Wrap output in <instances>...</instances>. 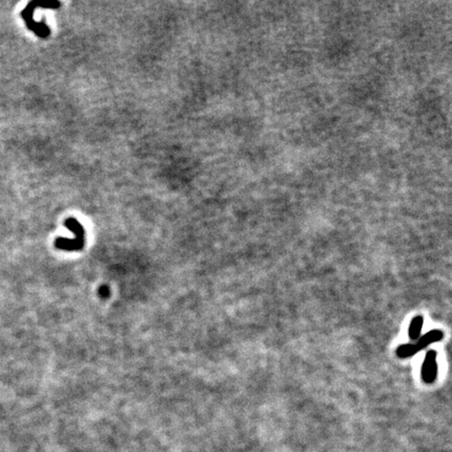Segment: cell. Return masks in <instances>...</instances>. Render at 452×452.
I'll return each instance as SVG.
<instances>
[{
    "label": "cell",
    "mask_w": 452,
    "mask_h": 452,
    "mask_svg": "<svg viewBox=\"0 0 452 452\" xmlns=\"http://www.w3.org/2000/svg\"><path fill=\"white\" fill-rule=\"evenodd\" d=\"M423 324H424V318H423V316H421V315L416 316L412 320V323L410 325V329H408V336H410L411 339L417 340L420 337Z\"/></svg>",
    "instance_id": "cell-5"
},
{
    "label": "cell",
    "mask_w": 452,
    "mask_h": 452,
    "mask_svg": "<svg viewBox=\"0 0 452 452\" xmlns=\"http://www.w3.org/2000/svg\"><path fill=\"white\" fill-rule=\"evenodd\" d=\"M436 352L430 349L425 355L424 362L422 366V379L427 384H431L436 380L437 377V362Z\"/></svg>",
    "instance_id": "cell-4"
},
{
    "label": "cell",
    "mask_w": 452,
    "mask_h": 452,
    "mask_svg": "<svg viewBox=\"0 0 452 452\" xmlns=\"http://www.w3.org/2000/svg\"><path fill=\"white\" fill-rule=\"evenodd\" d=\"M444 333L441 330H431L427 332L422 337L418 338L414 343H405L400 345L397 348V356L401 359L410 358L415 356L418 352L422 351L423 348L430 345L431 343L439 342L443 339Z\"/></svg>",
    "instance_id": "cell-3"
},
{
    "label": "cell",
    "mask_w": 452,
    "mask_h": 452,
    "mask_svg": "<svg viewBox=\"0 0 452 452\" xmlns=\"http://www.w3.org/2000/svg\"><path fill=\"white\" fill-rule=\"evenodd\" d=\"M65 226L74 232L75 239L58 238L55 241L56 248L66 252H79L83 249L86 242V232L82 224L75 218H68L65 220Z\"/></svg>",
    "instance_id": "cell-2"
},
{
    "label": "cell",
    "mask_w": 452,
    "mask_h": 452,
    "mask_svg": "<svg viewBox=\"0 0 452 452\" xmlns=\"http://www.w3.org/2000/svg\"><path fill=\"white\" fill-rule=\"evenodd\" d=\"M61 7V3L59 2H46V3H30L23 11L21 12V17L25 22L28 30L34 32L38 37L42 39H46L51 35V28L44 21L37 22L34 20V13L38 8L41 9H52L57 10Z\"/></svg>",
    "instance_id": "cell-1"
}]
</instances>
